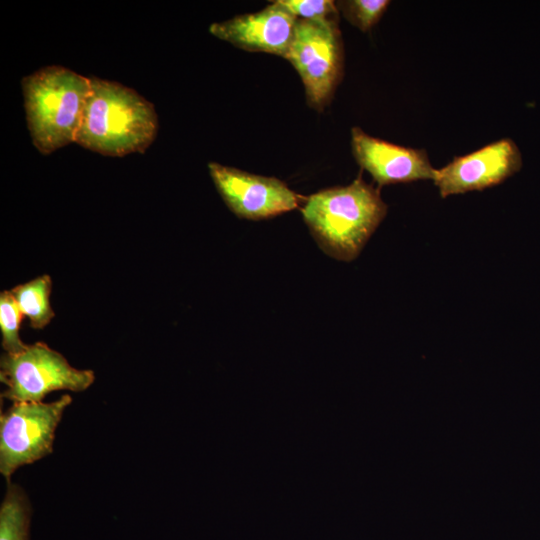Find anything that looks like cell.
Segmentation results:
<instances>
[{
  "label": "cell",
  "mask_w": 540,
  "mask_h": 540,
  "mask_svg": "<svg viewBox=\"0 0 540 540\" xmlns=\"http://www.w3.org/2000/svg\"><path fill=\"white\" fill-rule=\"evenodd\" d=\"M75 143L105 156L144 153L158 131L154 105L118 82L90 77Z\"/></svg>",
  "instance_id": "cell-1"
},
{
  "label": "cell",
  "mask_w": 540,
  "mask_h": 540,
  "mask_svg": "<svg viewBox=\"0 0 540 540\" xmlns=\"http://www.w3.org/2000/svg\"><path fill=\"white\" fill-rule=\"evenodd\" d=\"M303 219L319 247L329 256L352 261L387 213L380 191L361 174L347 186L321 190L305 199Z\"/></svg>",
  "instance_id": "cell-2"
},
{
  "label": "cell",
  "mask_w": 540,
  "mask_h": 540,
  "mask_svg": "<svg viewBox=\"0 0 540 540\" xmlns=\"http://www.w3.org/2000/svg\"><path fill=\"white\" fill-rule=\"evenodd\" d=\"M21 88L34 147L49 155L75 142L90 93V77L52 65L23 77Z\"/></svg>",
  "instance_id": "cell-3"
},
{
  "label": "cell",
  "mask_w": 540,
  "mask_h": 540,
  "mask_svg": "<svg viewBox=\"0 0 540 540\" xmlns=\"http://www.w3.org/2000/svg\"><path fill=\"white\" fill-rule=\"evenodd\" d=\"M0 380L6 386L1 397L15 402H42L51 392H82L95 380L89 369H77L44 342L27 344L18 353L0 359Z\"/></svg>",
  "instance_id": "cell-4"
},
{
  "label": "cell",
  "mask_w": 540,
  "mask_h": 540,
  "mask_svg": "<svg viewBox=\"0 0 540 540\" xmlns=\"http://www.w3.org/2000/svg\"><path fill=\"white\" fill-rule=\"evenodd\" d=\"M299 73L308 104L322 110L331 100L343 74V46L338 18L297 19L284 57Z\"/></svg>",
  "instance_id": "cell-5"
},
{
  "label": "cell",
  "mask_w": 540,
  "mask_h": 540,
  "mask_svg": "<svg viewBox=\"0 0 540 540\" xmlns=\"http://www.w3.org/2000/svg\"><path fill=\"white\" fill-rule=\"evenodd\" d=\"M69 394L53 402H15L0 416V473L10 480L14 472L53 452L55 432Z\"/></svg>",
  "instance_id": "cell-6"
},
{
  "label": "cell",
  "mask_w": 540,
  "mask_h": 540,
  "mask_svg": "<svg viewBox=\"0 0 540 540\" xmlns=\"http://www.w3.org/2000/svg\"><path fill=\"white\" fill-rule=\"evenodd\" d=\"M210 176L227 207L239 218L262 220L295 209L301 200L283 181L251 174L216 162Z\"/></svg>",
  "instance_id": "cell-7"
},
{
  "label": "cell",
  "mask_w": 540,
  "mask_h": 540,
  "mask_svg": "<svg viewBox=\"0 0 540 540\" xmlns=\"http://www.w3.org/2000/svg\"><path fill=\"white\" fill-rule=\"evenodd\" d=\"M522 155L510 138H502L469 154L456 156L436 169L433 182L442 198L499 185L520 171Z\"/></svg>",
  "instance_id": "cell-8"
},
{
  "label": "cell",
  "mask_w": 540,
  "mask_h": 540,
  "mask_svg": "<svg viewBox=\"0 0 540 540\" xmlns=\"http://www.w3.org/2000/svg\"><path fill=\"white\" fill-rule=\"evenodd\" d=\"M351 147L358 165L379 186L434 179L436 169L425 149L387 142L366 134L359 127L351 130Z\"/></svg>",
  "instance_id": "cell-9"
},
{
  "label": "cell",
  "mask_w": 540,
  "mask_h": 540,
  "mask_svg": "<svg viewBox=\"0 0 540 540\" xmlns=\"http://www.w3.org/2000/svg\"><path fill=\"white\" fill-rule=\"evenodd\" d=\"M297 17L277 1L263 10L212 23L210 33L242 50L285 57L292 41Z\"/></svg>",
  "instance_id": "cell-10"
},
{
  "label": "cell",
  "mask_w": 540,
  "mask_h": 540,
  "mask_svg": "<svg viewBox=\"0 0 540 540\" xmlns=\"http://www.w3.org/2000/svg\"><path fill=\"white\" fill-rule=\"evenodd\" d=\"M52 280L49 275H41L10 290L23 316L28 318L34 329H43L54 318L50 305Z\"/></svg>",
  "instance_id": "cell-11"
},
{
  "label": "cell",
  "mask_w": 540,
  "mask_h": 540,
  "mask_svg": "<svg viewBox=\"0 0 540 540\" xmlns=\"http://www.w3.org/2000/svg\"><path fill=\"white\" fill-rule=\"evenodd\" d=\"M0 506V540H29L32 508L21 486L6 480Z\"/></svg>",
  "instance_id": "cell-12"
},
{
  "label": "cell",
  "mask_w": 540,
  "mask_h": 540,
  "mask_svg": "<svg viewBox=\"0 0 540 540\" xmlns=\"http://www.w3.org/2000/svg\"><path fill=\"white\" fill-rule=\"evenodd\" d=\"M23 314L10 291L0 294V331L2 348L6 353H18L27 346L20 338Z\"/></svg>",
  "instance_id": "cell-13"
},
{
  "label": "cell",
  "mask_w": 540,
  "mask_h": 540,
  "mask_svg": "<svg viewBox=\"0 0 540 540\" xmlns=\"http://www.w3.org/2000/svg\"><path fill=\"white\" fill-rule=\"evenodd\" d=\"M388 0H344L336 2L348 22L363 32L369 31L383 16Z\"/></svg>",
  "instance_id": "cell-14"
},
{
  "label": "cell",
  "mask_w": 540,
  "mask_h": 540,
  "mask_svg": "<svg viewBox=\"0 0 540 540\" xmlns=\"http://www.w3.org/2000/svg\"><path fill=\"white\" fill-rule=\"evenodd\" d=\"M298 19L323 21L338 18V8L331 0H277Z\"/></svg>",
  "instance_id": "cell-15"
}]
</instances>
